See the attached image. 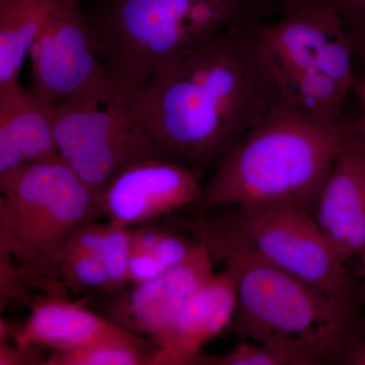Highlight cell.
Wrapping results in <instances>:
<instances>
[{
    "label": "cell",
    "mask_w": 365,
    "mask_h": 365,
    "mask_svg": "<svg viewBox=\"0 0 365 365\" xmlns=\"http://www.w3.org/2000/svg\"><path fill=\"white\" fill-rule=\"evenodd\" d=\"M153 227H131V242L148 250L168 269L179 265L195 251L199 242L182 230Z\"/></svg>",
    "instance_id": "ac0fdd59"
},
{
    "label": "cell",
    "mask_w": 365,
    "mask_h": 365,
    "mask_svg": "<svg viewBox=\"0 0 365 365\" xmlns=\"http://www.w3.org/2000/svg\"><path fill=\"white\" fill-rule=\"evenodd\" d=\"M194 364L198 365H290L284 356L267 346L241 338L230 351L220 355L201 353Z\"/></svg>",
    "instance_id": "44dd1931"
},
{
    "label": "cell",
    "mask_w": 365,
    "mask_h": 365,
    "mask_svg": "<svg viewBox=\"0 0 365 365\" xmlns=\"http://www.w3.org/2000/svg\"><path fill=\"white\" fill-rule=\"evenodd\" d=\"M350 31V30H349ZM354 46L355 54H359L361 58L365 57V26L350 31Z\"/></svg>",
    "instance_id": "4316f807"
},
{
    "label": "cell",
    "mask_w": 365,
    "mask_h": 365,
    "mask_svg": "<svg viewBox=\"0 0 365 365\" xmlns=\"http://www.w3.org/2000/svg\"><path fill=\"white\" fill-rule=\"evenodd\" d=\"M60 278L66 289L109 292V282L100 259L76 250H64Z\"/></svg>",
    "instance_id": "ffe728a7"
},
{
    "label": "cell",
    "mask_w": 365,
    "mask_h": 365,
    "mask_svg": "<svg viewBox=\"0 0 365 365\" xmlns=\"http://www.w3.org/2000/svg\"><path fill=\"white\" fill-rule=\"evenodd\" d=\"M271 1L273 2L275 9L284 16L314 4H324L325 0H271Z\"/></svg>",
    "instance_id": "484cf974"
},
{
    "label": "cell",
    "mask_w": 365,
    "mask_h": 365,
    "mask_svg": "<svg viewBox=\"0 0 365 365\" xmlns=\"http://www.w3.org/2000/svg\"><path fill=\"white\" fill-rule=\"evenodd\" d=\"M157 346L150 338L102 341L71 350H53L45 365H151Z\"/></svg>",
    "instance_id": "e0dca14e"
},
{
    "label": "cell",
    "mask_w": 365,
    "mask_h": 365,
    "mask_svg": "<svg viewBox=\"0 0 365 365\" xmlns=\"http://www.w3.org/2000/svg\"><path fill=\"white\" fill-rule=\"evenodd\" d=\"M361 266H362L361 274H362V276H364V280H362L361 287H362V290H364V297H365V259L364 261L361 262Z\"/></svg>",
    "instance_id": "f546056e"
},
{
    "label": "cell",
    "mask_w": 365,
    "mask_h": 365,
    "mask_svg": "<svg viewBox=\"0 0 365 365\" xmlns=\"http://www.w3.org/2000/svg\"><path fill=\"white\" fill-rule=\"evenodd\" d=\"M170 227L206 247L234 274L237 304L230 330L275 350L290 365L346 364L365 338L364 300L340 299L262 259L225 218L170 217Z\"/></svg>",
    "instance_id": "7a4b0ae2"
},
{
    "label": "cell",
    "mask_w": 365,
    "mask_h": 365,
    "mask_svg": "<svg viewBox=\"0 0 365 365\" xmlns=\"http://www.w3.org/2000/svg\"><path fill=\"white\" fill-rule=\"evenodd\" d=\"M0 262L24 287L66 297L60 265L67 242L102 215L97 194L60 155L0 175Z\"/></svg>",
    "instance_id": "5b68a950"
},
{
    "label": "cell",
    "mask_w": 365,
    "mask_h": 365,
    "mask_svg": "<svg viewBox=\"0 0 365 365\" xmlns=\"http://www.w3.org/2000/svg\"><path fill=\"white\" fill-rule=\"evenodd\" d=\"M59 0H0V88L19 83L34 41Z\"/></svg>",
    "instance_id": "2e32d148"
},
{
    "label": "cell",
    "mask_w": 365,
    "mask_h": 365,
    "mask_svg": "<svg viewBox=\"0 0 365 365\" xmlns=\"http://www.w3.org/2000/svg\"><path fill=\"white\" fill-rule=\"evenodd\" d=\"M362 59V74L360 78H357L356 86H355L354 91L359 96V101H365V57Z\"/></svg>",
    "instance_id": "f1b7e54d"
},
{
    "label": "cell",
    "mask_w": 365,
    "mask_h": 365,
    "mask_svg": "<svg viewBox=\"0 0 365 365\" xmlns=\"http://www.w3.org/2000/svg\"><path fill=\"white\" fill-rule=\"evenodd\" d=\"M37 347L39 346L24 348L0 340V365L42 364L43 360L36 353Z\"/></svg>",
    "instance_id": "603a6c76"
},
{
    "label": "cell",
    "mask_w": 365,
    "mask_h": 365,
    "mask_svg": "<svg viewBox=\"0 0 365 365\" xmlns=\"http://www.w3.org/2000/svg\"><path fill=\"white\" fill-rule=\"evenodd\" d=\"M312 216L341 260H364L365 155L352 143L324 185Z\"/></svg>",
    "instance_id": "4fadbf2b"
},
{
    "label": "cell",
    "mask_w": 365,
    "mask_h": 365,
    "mask_svg": "<svg viewBox=\"0 0 365 365\" xmlns=\"http://www.w3.org/2000/svg\"><path fill=\"white\" fill-rule=\"evenodd\" d=\"M237 290L227 268L190 297L169 327L153 338L151 365H194L208 342L230 328L237 311Z\"/></svg>",
    "instance_id": "7c38bea8"
},
{
    "label": "cell",
    "mask_w": 365,
    "mask_h": 365,
    "mask_svg": "<svg viewBox=\"0 0 365 365\" xmlns=\"http://www.w3.org/2000/svg\"><path fill=\"white\" fill-rule=\"evenodd\" d=\"M253 23L194 48L128 98L155 143L201 173L215 168L281 96Z\"/></svg>",
    "instance_id": "6da1fadb"
},
{
    "label": "cell",
    "mask_w": 365,
    "mask_h": 365,
    "mask_svg": "<svg viewBox=\"0 0 365 365\" xmlns=\"http://www.w3.org/2000/svg\"><path fill=\"white\" fill-rule=\"evenodd\" d=\"M346 365H365V338L353 350L346 361Z\"/></svg>",
    "instance_id": "83f0119b"
},
{
    "label": "cell",
    "mask_w": 365,
    "mask_h": 365,
    "mask_svg": "<svg viewBox=\"0 0 365 365\" xmlns=\"http://www.w3.org/2000/svg\"><path fill=\"white\" fill-rule=\"evenodd\" d=\"M167 270L169 269L151 252L141 247L134 246L131 242L128 263L129 281L131 285L140 284L153 279Z\"/></svg>",
    "instance_id": "7402d4cb"
},
{
    "label": "cell",
    "mask_w": 365,
    "mask_h": 365,
    "mask_svg": "<svg viewBox=\"0 0 365 365\" xmlns=\"http://www.w3.org/2000/svg\"><path fill=\"white\" fill-rule=\"evenodd\" d=\"M361 113L359 118L351 119L353 127L352 144L365 155V101H360Z\"/></svg>",
    "instance_id": "d4e9b609"
},
{
    "label": "cell",
    "mask_w": 365,
    "mask_h": 365,
    "mask_svg": "<svg viewBox=\"0 0 365 365\" xmlns=\"http://www.w3.org/2000/svg\"><path fill=\"white\" fill-rule=\"evenodd\" d=\"M268 263L340 299L364 300L361 283L346 268L313 216L295 208H234L222 216Z\"/></svg>",
    "instance_id": "ba28073f"
},
{
    "label": "cell",
    "mask_w": 365,
    "mask_h": 365,
    "mask_svg": "<svg viewBox=\"0 0 365 365\" xmlns=\"http://www.w3.org/2000/svg\"><path fill=\"white\" fill-rule=\"evenodd\" d=\"M133 336L138 335L61 295L36 300L28 319L11 334L14 344L20 347L39 346L52 350L76 349Z\"/></svg>",
    "instance_id": "9a60e30c"
},
{
    "label": "cell",
    "mask_w": 365,
    "mask_h": 365,
    "mask_svg": "<svg viewBox=\"0 0 365 365\" xmlns=\"http://www.w3.org/2000/svg\"><path fill=\"white\" fill-rule=\"evenodd\" d=\"M56 109L20 83L0 88V175L59 155Z\"/></svg>",
    "instance_id": "5bb4252c"
},
{
    "label": "cell",
    "mask_w": 365,
    "mask_h": 365,
    "mask_svg": "<svg viewBox=\"0 0 365 365\" xmlns=\"http://www.w3.org/2000/svg\"><path fill=\"white\" fill-rule=\"evenodd\" d=\"M275 71L281 95L328 121L346 119L344 108L357 78L351 33L339 13L319 4L273 23L252 24Z\"/></svg>",
    "instance_id": "8992f818"
},
{
    "label": "cell",
    "mask_w": 365,
    "mask_h": 365,
    "mask_svg": "<svg viewBox=\"0 0 365 365\" xmlns=\"http://www.w3.org/2000/svg\"><path fill=\"white\" fill-rule=\"evenodd\" d=\"M202 173L172 157H150L126 165L98 195L109 222L132 227L198 203Z\"/></svg>",
    "instance_id": "30bf717a"
},
{
    "label": "cell",
    "mask_w": 365,
    "mask_h": 365,
    "mask_svg": "<svg viewBox=\"0 0 365 365\" xmlns=\"http://www.w3.org/2000/svg\"><path fill=\"white\" fill-rule=\"evenodd\" d=\"M32 90L58 106L67 98L119 91L101 59L81 0H59L31 47Z\"/></svg>",
    "instance_id": "9c48e42d"
},
{
    "label": "cell",
    "mask_w": 365,
    "mask_h": 365,
    "mask_svg": "<svg viewBox=\"0 0 365 365\" xmlns=\"http://www.w3.org/2000/svg\"><path fill=\"white\" fill-rule=\"evenodd\" d=\"M56 139L60 157L98 199L108 182L126 165L145 158H174L155 143L119 91L60 103Z\"/></svg>",
    "instance_id": "52a82bcc"
},
{
    "label": "cell",
    "mask_w": 365,
    "mask_h": 365,
    "mask_svg": "<svg viewBox=\"0 0 365 365\" xmlns=\"http://www.w3.org/2000/svg\"><path fill=\"white\" fill-rule=\"evenodd\" d=\"M213 264L208 250L199 242L195 251L179 265L153 279L122 290L110 306L108 318L128 332L153 340L212 277Z\"/></svg>",
    "instance_id": "8fae6325"
},
{
    "label": "cell",
    "mask_w": 365,
    "mask_h": 365,
    "mask_svg": "<svg viewBox=\"0 0 365 365\" xmlns=\"http://www.w3.org/2000/svg\"><path fill=\"white\" fill-rule=\"evenodd\" d=\"M339 13L348 30L365 26V0H325Z\"/></svg>",
    "instance_id": "cb8c5ba5"
},
{
    "label": "cell",
    "mask_w": 365,
    "mask_h": 365,
    "mask_svg": "<svg viewBox=\"0 0 365 365\" xmlns=\"http://www.w3.org/2000/svg\"><path fill=\"white\" fill-rule=\"evenodd\" d=\"M274 9L271 0H91L86 14L103 64L128 101L182 55Z\"/></svg>",
    "instance_id": "277c9868"
},
{
    "label": "cell",
    "mask_w": 365,
    "mask_h": 365,
    "mask_svg": "<svg viewBox=\"0 0 365 365\" xmlns=\"http://www.w3.org/2000/svg\"><path fill=\"white\" fill-rule=\"evenodd\" d=\"M131 252V227L109 222L101 245V263L109 282V292H121L130 284L128 263Z\"/></svg>",
    "instance_id": "d6986e66"
},
{
    "label": "cell",
    "mask_w": 365,
    "mask_h": 365,
    "mask_svg": "<svg viewBox=\"0 0 365 365\" xmlns=\"http://www.w3.org/2000/svg\"><path fill=\"white\" fill-rule=\"evenodd\" d=\"M351 119L328 121L280 96L215 167L199 207L295 208L313 212L351 144Z\"/></svg>",
    "instance_id": "3957f363"
}]
</instances>
